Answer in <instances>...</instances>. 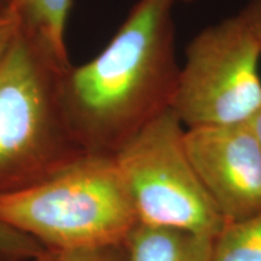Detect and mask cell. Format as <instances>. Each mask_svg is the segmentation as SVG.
Masks as SVG:
<instances>
[{"label": "cell", "mask_w": 261, "mask_h": 261, "mask_svg": "<svg viewBox=\"0 0 261 261\" xmlns=\"http://www.w3.org/2000/svg\"><path fill=\"white\" fill-rule=\"evenodd\" d=\"M175 2L138 0L96 57L62 71L64 119L86 154L115 156L149 122L171 109L180 71Z\"/></svg>", "instance_id": "1"}, {"label": "cell", "mask_w": 261, "mask_h": 261, "mask_svg": "<svg viewBox=\"0 0 261 261\" xmlns=\"http://www.w3.org/2000/svg\"><path fill=\"white\" fill-rule=\"evenodd\" d=\"M68 65L18 27L0 61V196L34 187L86 154L61 106Z\"/></svg>", "instance_id": "2"}, {"label": "cell", "mask_w": 261, "mask_h": 261, "mask_svg": "<svg viewBox=\"0 0 261 261\" xmlns=\"http://www.w3.org/2000/svg\"><path fill=\"white\" fill-rule=\"evenodd\" d=\"M0 221L55 253L120 246L139 223L115 156L92 154L0 196Z\"/></svg>", "instance_id": "3"}, {"label": "cell", "mask_w": 261, "mask_h": 261, "mask_svg": "<svg viewBox=\"0 0 261 261\" xmlns=\"http://www.w3.org/2000/svg\"><path fill=\"white\" fill-rule=\"evenodd\" d=\"M261 40L246 9L190 41L171 109L184 128L248 123L261 108Z\"/></svg>", "instance_id": "4"}, {"label": "cell", "mask_w": 261, "mask_h": 261, "mask_svg": "<svg viewBox=\"0 0 261 261\" xmlns=\"http://www.w3.org/2000/svg\"><path fill=\"white\" fill-rule=\"evenodd\" d=\"M184 132L165 110L117 152L116 163L139 223L217 237L226 223L189 159Z\"/></svg>", "instance_id": "5"}, {"label": "cell", "mask_w": 261, "mask_h": 261, "mask_svg": "<svg viewBox=\"0 0 261 261\" xmlns=\"http://www.w3.org/2000/svg\"><path fill=\"white\" fill-rule=\"evenodd\" d=\"M184 145L225 223L261 214V150L248 123L185 128Z\"/></svg>", "instance_id": "6"}, {"label": "cell", "mask_w": 261, "mask_h": 261, "mask_svg": "<svg viewBox=\"0 0 261 261\" xmlns=\"http://www.w3.org/2000/svg\"><path fill=\"white\" fill-rule=\"evenodd\" d=\"M215 237L138 223L123 247L128 261H212Z\"/></svg>", "instance_id": "7"}, {"label": "cell", "mask_w": 261, "mask_h": 261, "mask_svg": "<svg viewBox=\"0 0 261 261\" xmlns=\"http://www.w3.org/2000/svg\"><path fill=\"white\" fill-rule=\"evenodd\" d=\"M71 0H12L19 27L44 42L60 60L69 62L65 28Z\"/></svg>", "instance_id": "8"}, {"label": "cell", "mask_w": 261, "mask_h": 261, "mask_svg": "<svg viewBox=\"0 0 261 261\" xmlns=\"http://www.w3.org/2000/svg\"><path fill=\"white\" fill-rule=\"evenodd\" d=\"M212 261H261V214L225 225L214 240Z\"/></svg>", "instance_id": "9"}, {"label": "cell", "mask_w": 261, "mask_h": 261, "mask_svg": "<svg viewBox=\"0 0 261 261\" xmlns=\"http://www.w3.org/2000/svg\"><path fill=\"white\" fill-rule=\"evenodd\" d=\"M47 252L37 240L0 221V261H38Z\"/></svg>", "instance_id": "10"}, {"label": "cell", "mask_w": 261, "mask_h": 261, "mask_svg": "<svg viewBox=\"0 0 261 261\" xmlns=\"http://www.w3.org/2000/svg\"><path fill=\"white\" fill-rule=\"evenodd\" d=\"M55 261H128L123 244L57 253Z\"/></svg>", "instance_id": "11"}, {"label": "cell", "mask_w": 261, "mask_h": 261, "mask_svg": "<svg viewBox=\"0 0 261 261\" xmlns=\"http://www.w3.org/2000/svg\"><path fill=\"white\" fill-rule=\"evenodd\" d=\"M18 27L19 22L14 11L10 8L0 9V61L14 40Z\"/></svg>", "instance_id": "12"}, {"label": "cell", "mask_w": 261, "mask_h": 261, "mask_svg": "<svg viewBox=\"0 0 261 261\" xmlns=\"http://www.w3.org/2000/svg\"><path fill=\"white\" fill-rule=\"evenodd\" d=\"M247 12L252 18L254 27L261 40V0H250L247 6H244Z\"/></svg>", "instance_id": "13"}, {"label": "cell", "mask_w": 261, "mask_h": 261, "mask_svg": "<svg viewBox=\"0 0 261 261\" xmlns=\"http://www.w3.org/2000/svg\"><path fill=\"white\" fill-rule=\"evenodd\" d=\"M248 125H249L250 129L253 130V135L255 137L257 144H259V148L261 150V108L259 109V112L254 115L253 119L248 122Z\"/></svg>", "instance_id": "14"}, {"label": "cell", "mask_w": 261, "mask_h": 261, "mask_svg": "<svg viewBox=\"0 0 261 261\" xmlns=\"http://www.w3.org/2000/svg\"><path fill=\"white\" fill-rule=\"evenodd\" d=\"M56 256H57V253L50 252V250H48V252L45 254L44 256H41L38 261H55L56 260Z\"/></svg>", "instance_id": "15"}, {"label": "cell", "mask_w": 261, "mask_h": 261, "mask_svg": "<svg viewBox=\"0 0 261 261\" xmlns=\"http://www.w3.org/2000/svg\"><path fill=\"white\" fill-rule=\"evenodd\" d=\"M12 0H0V9H5V8H10L11 5Z\"/></svg>", "instance_id": "16"}, {"label": "cell", "mask_w": 261, "mask_h": 261, "mask_svg": "<svg viewBox=\"0 0 261 261\" xmlns=\"http://www.w3.org/2000/svg\"><path fill=\"white\" fill-rule=\"evenodd\" d=\"M178 2V0H177ZM181 2H194V0H181Z\"/></svg>", "instance_id": "17"}]
</instances>
